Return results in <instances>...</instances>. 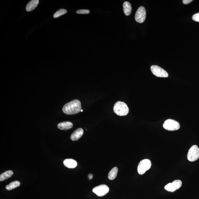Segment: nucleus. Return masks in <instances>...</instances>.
<instances>
[{
    "label": "nucleus",
    "mask_w": 199,
    "mask_h": 199,
    "mask_svg": "<svg viewBox=\"0 0 199 199\" xmlns=\"http://www.w3.org/2000/svg\"><path fill=\"white\" fill-rule=\"evenodd\" d=\"M81 102L78 100L75 99L65 104L63 106V112L67 115L76 114L81 111Z\"/></svg>",
    "instance_id": "obj_1"
},
{
    "label": "nucleus",
    "mask_w": 199,
    "mask_h": 199,
    "mask_svg": "<svg viewBox=\"0 0 199 199\" xmlns=\"http://www.w3.org/2000/svg\"><path fill=\"white\" fill-rule=\"evenodd\" d=\"M113 110L115 114L120 116H126L129 112L127 105L124 102L118 101L114 104Z\"/></svg>",
    "instance_id": "obj_2"
},
{
    "label": "nucleus",
    "mask_w": 199,
    "mask_h": 199,
    "mask_svg": "<svg viewBox=\"0 0 199 199\" xmlns=\"http://www.w3.org/2000/svg\"><path fill=\"white\" fill-rule=\"evenodd\" d=\"M163 127L168 131H174L179 129L180 125L177 121L170 119L164 121L163 124Z\"/></svg>",
    "instance_id": "obj_3"
},
{
    "label": "nucleus",
    "mask_w": 199,
    "mask_h": 199,
    "mask_svg": "<svg viewBox=\"0 0 199 199\" xmlns=\"http://www.w3.org/2000/svg\"><path fill=\"white\" fill-rule=\"evenodd\" d=\"M188 160L190 162L196 161L199 158V148L196 145L192 146L188 150L187 155Z\"/></svg>",
    "instance_id": "obj_4"
},
{
    "label": "nucleus",
    "mask_w": 199,
    "mask_h": 199,
    "mask_svg": "<svg viewBox=\"0 0 199 199\" xmlns=\"http://www.w3.org/2000/svg\"><path fill=\"white\" fill-rule=\"evenodd\" d=\"M151 166V162L148 159L142 160L139 163L137 170L139 174L142 175L150 169Z\"/></svg>",
    "instance_id": "obj_5"
},
{
    "label": "nucleus",
    "mask_w": 199,
    "mask_h": 199,
    "mask_svg": "<svg viewBox=\"0 0 199 199\" xmlns=\"http://www.w3.org/2000/svg\"><path fill=\"white\" fill-rule=\"evenodd\" d=\"M150 69L152 73L156 76L167 78L169 76L167 72L159 66L154 65L151 66Z\"/></svg>",
    "instance_id": "obj_6"
},
{
    "label": "nucleus",
    "mask_w": 199,
    "mask_h": 199,
    "mask_svg": "<svg viewBox=\"0 0 199 199\" xmlns=\"http://www.w3.org/2000/svg\"><path fill=\"white\" fill-rule=\"evenodd\" d=\"M146 17V11L143 6L138 8L135 15V19L139 23H141L145 21Z\"/></svg>",
    "instance_id": "obj_7"
},
{
    "label": "nucleus",
    "mask_w": 199,
    "mask_h": 199,
    "mask_svg": "<svg viewBox=\"0 0 199 199\" xmlns=\"http://www.w3.org/2000/svg\"><path fill=\"white\" fill-rule=\"evenodd\" d=\"M109 191V188L107 185H100L93 188V192L99 197L105 195Z\"/></svg>",
    "instance_id": "obj_8"
},
{
    "label": "nucleus",
    "mask_w": 199,
    "mask_h": 199,
    "mask_svg": "<svg viewBox=\"0 0 199 199\" xmlns=\"http://www.w3.org/2000/svg\"><path fill=\"white\" fill-rule=\"evenodd\" d=\"M182 183L180 180H175L172 183H169L166 185L164 188L169 192H174L181 187Z\"/></svg>",
    "instance_id": "obj_9"
},
{
    "label": "nucleus",
    "mask_w": 199,
    "mask_h": 199,
    "mask_svg": "<svg viewBox=\"0 0 199 199\" xmlns=\"http://www.w3.org/2000/svg\"><path fill=\"white\" fill-rule=\"evenodd\" d=\"M84 131L83 129L79 128L73 132L72 134L71 139L73 141H75L79 139L83 135Z\"/></svg>",
    "instance_id": "obj_10"
},
{
    "label": "nucleus",
    "mask_w": 199,
    "mask_h": 199,
    "mask_svg": "<svg viewBox=\"0 0 199 199\" xmlns=\"http://www.w3.org/2000/svg\"><path fill=\"white\" fill-rule=\"evenodd\" d=\"M73 123L69 121L63 122L58 123L57 127L58 129L61 130H68L73 128Z\"/></svg>",
    "instance_id": "obj_11"
},
{
    "label": "nucleus",
    "mask_w": 199,
    "mask_h": 199,
    "mask_svg": "<svg viewBox=\"0 0 199 199\" xmlns=\"http://www.w3.org/2000/svg\"><path fill=\"white\" fill-rule=\"evenodd\" d=\"M63 164L66 167L70 169H73L77 166V163L73 159H67L63 161Z\"/></svg>",
    "instance_id": "obj_12"
},
{
    "label": "nucleus",
    "mask_w": 199,
    "mask_h": 199,
    "mask_svg": "<svg viewBox=\"0 0 199 199\" xmlns=\"http://www.w3.org/2000/svg\"><path fill=\"white\" fill-rule=\"evenodd\" d=\"M39 2V0H32L29 2L26 7V10L27 12H30L37 7Z\"/></svg>",
    "instance_id": "obj_13"
},
{
    "label": "nucleus",
    "mask_w": 199,
    "mask_h": 199,
    "mask_svg": "<svg viewBox=\"0 0 199 199\" xmlns=\"http://www.w3.org/2000/svg\"><path fill=\"white\" fill-rule=\"evenodd\" d=\"M123 11L125 15L129 16L132 12V7L131 4L128 2H125L123 5Z\"/></svg>",
    "instance_id": "obj_14"
},
{
    "label": "nucleus",
    "mask_w": 199,
    "mask_h": 199,
    "mask_svg": "<svg viewBox=\"0 0 199 199\" xmlns=\"http://www.w3.org/2000/svg\"><path fill=\"white\" fill-rule=\"evenodd\" d=\"M13 174L12 171L10 170L6 171L0 175V181H3L11 177Z\"/></svg>",
    "instance_id": "obj_15"
},
{
    "label": "nucleus",
    "mask_w": 199,
    "mask_h": 199,
    "mask_svg": "<svg viewBox=\"0 0 199 199\" xmlns=\"http://www.w3.org/2000/svg\"><path fill=\"white\" fill-rule=\"evenodd\" d=\"M20 183L19 181H15L10 183L9 184L7 185L6 186V190L10 191L14 189L15 188L18 187L20 186Z\"/></svg>",
    "instance_id": "obj_16"
},
{
    "label": "nucleus",
    "mask_w": 199,
    "mask_h": 199,
    "mask_svg": "<svg viewBox=\"0 0 199 199\" xmlns=\"http://www.w3.org/2000/svg\"><path fill=\"white\" fill-rule=\"evenodd\" d=\"M118 169L117 167H114L110 171L108 175V178L110 180H113L115 179L117 176Z\"/></svg>",
    "instance_id": "obj_17"
},
{
    "label": "nucleus",
    "mask_w": 199,
    "mask_h": 199,
    "mask_svg": "<svg viewBox=\"0 0 199 199\" xmlns=\"http://www.w3.org/2000/svg\"><path fill=\"white\" fill-rule=\"evenodd\" d=\"M67 12V11L66 10L64 9V8H62V9H59L57 11H56L54 14L53 17H54V18H58V17L65 15Z\"/></svg>",
    "instance_id": "obj_18"
},
{
    "label": "nucleus",
    "mask_w": 199,
    "mask_h": 199,
    "mask_svg": "<svg viewBox=\"0 0 199 199\" xmlns=\"http://www.w3.org/2000/svg\"><path fill=\"white\" fill-rule=\"evenodd\" d=\"M76 13L78 14H87L90 13V11L86 9L79 10L77 11Z\"/></svg>",
    "instance_id": "obj_19"
},
{
    "label": "nucleus",
    "mask_w": 199,
    "mask_h": 199,
    "mask_svg": "<svg viewBox=\"0 0 199 199\" xmlns=\"http://www.w3.org/2000/svg\"><path fill=\"white\" fill-rule=\"evenodd\" d=\"M192 19L194 21L199 22V13L193 15L192 17Z\"/></svg>",
    "instance_id": "obj_20"
},
{
    "label": "nucleus",
    "mask_w": 199,
    "mask_h": 199,
    "mask_svg": "<svg viewBox=\"0 0 199 199\" xmlns=\"http://www.w3.org/2000/svg\"><path fill=\"white\" fill-rule=\"evenodd\" d=\"M192 1V0H183V2L184 4L187 5L191 2Z\"/></svg>",
    "instance_id": "obj_21"
},
{
    "label": "nucleus",
    "mask_w": 199,
    "mask_h": 199,
    "mask_svg": "<svg viewBox=\"0 0 199 199\" xmlns=\"http://www.w3.org/2000/svg\"><path fill=\"white\" fill-rule=\"evenodd\" d=\"M93 175L92 174H89V175L88 176L89 179L90 180L92 179L93 177Z\"/></svg>",
    "instance_id": "obj_22"
},
{
    "label": "nucleus",
    "mask_w": 199,
    "mask_h": 199,
    "mask_svg": "<svg viewBox=\"0 0 199 199\" xmlns=\"http://www.w3.org/2000/svg\"><path fill=\"white\" fill-rule=\"evenodd\" d=\"M81 111H83V110H81Z\"/></svg>",
    "instance_id": "obj_23"
}]
</instances>
